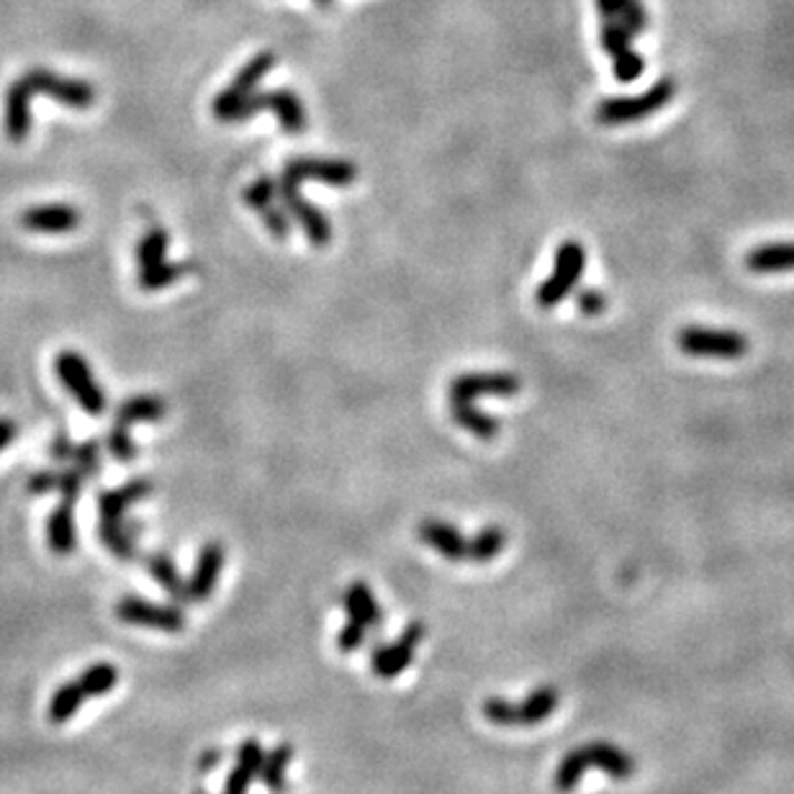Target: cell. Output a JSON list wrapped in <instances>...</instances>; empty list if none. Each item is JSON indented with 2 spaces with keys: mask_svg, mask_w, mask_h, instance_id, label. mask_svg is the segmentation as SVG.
<instances>
[{
  "mask_svg": "<svg viewBox=\"0 0 794 794\" xmlns=\"http://www.w3.org/2000/svg\"><path fill=\"white\" fill-rule=\"evenodd\" d=\"M579 309L584 311V314L596 316V314H602L604 309H607V299H604L602 291L586 289V291L579 293Z\"/></svg>",
  "mask_w": 794,
  "mask_h": 794,
  "instance_id": "obj_39",
  "label": "cell"
},
{
  "mask_svg": "<svg viewBox=\"0 0 794 794\" xmlns=\"http://www.w3.org/2000/svg\"><path fill=\"white\" fill-rule=\"evenodd\" d=\"M416 537L453 563H489L499 559L506 547V532L502 527H484L476 535L465 537L455 525L442 520H424L416 527Z\"/></svg>",
  "mask_w": 794,
  "mask_h": 794,
  "instance_id": "obj_1",
  "label": "cell"
},
{
  "mask_svg": "<svg viewBox=\"0 0 794 794\" xmlns=\"http://www.w3.org/2000/svg\"><path fill=\"white\" fill-rule=\"evenodd\" d=\"M278 199V180L275 178H270V175H260L252 180V183L244 188V203L252 211H265L268 207H273Z\"/></svg>",
  "mask_w": 794,
  "mask_h": 794,
  "instance_id": "obj_35",
  "label": "cell"
},
{
  "mask_svg": "<svg viewBox=\"0 0 794 794\" xmlns=\"http://www.w3.org/2000/svg\"><path fill=\"white\" fill-rule=\"evenodd\" d=\"M301 185H285L278 183V199H281V207L289 211V217H293V221L304 229L309 242L314 244V248H326L332 240V224L330 217L324 214L322 209L311 207V203L304 199V195L299 193Z\"/></svg>",
  "mask_w": 794,
  "mask_h": 794,
  "instance_id": "obj_17",
  "label": "cell"
},
{
  "mask_svg": "<svg viewBox=\"0 0 794 794\" xmlns=\"http://www.w3.org/2000/svg\"><path fill=\"white\" fill-rule=\"evenodd\" d=\"M168 248H170V234L162 227L147 229L142 240L137 244V268L139 273H147V270L160 268L168 260Z\"/></svg>",
  "mask_w": 794,
  "mask_h": 794,
  "instance_id": "obj_32",
  "label": "cell"
},
{
  "mask_svg": "<svg viewBox=\"0 0 794 794\" xmlns=\"http://www.w3.org/2000/svg\"><path fill=\"white\" fill-rule=\"evenodd\" d=\"M195 794H207V792H195Z\"/></svg>",
  "mask_w": 794,
  "mask_h": 794,
  "instance_id": "obj_44",
  "label": "cell"
},
{
  "mask_svg": "<svg viewBox=\"0 0 794 794\" xmlns=\"http://www.w3.org/2000/svg\"><path fill=\"white\" fill-rule=\"evenodd\" d=\"M273 68H275V54L260 52L252 57L240 72H237V78L229 83V88L221 90V93L214 98V103H211V113H214L219 124H232L237 105H240L248 96L255 93L260 80H263Z\"/></svg>",
  "mask_w": 794,
  "mask_h": 794,
  "instance_id": "obj_13",
  "label": "cell"
},
{
  "mask_svg": "<svg viewBox=\"0 0 794 794\" xmlns=\"http://www.w3.org/2000/svg\"><path fill=\"white\" fill-rule=\"evenodd\" d=\"M88 702V694L83 686H80L78 679H70L62 686H57L52 697H49L47 705V720L52 725H64L70 723L72 717L78 715V710Z\"/></svg>",
  "mask_w": 794,
  "mask_h": 794,
  "instance_id": "obj_28",
  "label": "cell"
},
{
  "mask_svg": "<svg viewBox=\"0 0 794 794\" xmlns=\"http://www.w3.org/2000/svg\"><path fill=\"white\" fill-rule=\"evenodd\" d=\"M260 219H263L265 229L275 237V240H285V237L291 234L289 211H285L283 207H278V203H273V207H268L265 211H260Z\"/></svg>",
  "mask_w": 794,
  "mask_h": 794,
  "instance_id": "obj_38",
  "label": "cell"
},
{
  "mask_svg": "<svg viewBox=\"0 0 794 794\" xmlns=\"http://www.w3.org/2000/svg\"><path fill=\"white\" fill-rule=\"evenodd\" d=\"M119 679H121V671L113 666V663L98 661V663H90L83 674L78 676V682L86 690L88 700H96V697H105V694L119 684Z\"/></svg>",
  "mask_w": 794,
  "mask_h": 794,
  "instance_id": "obj_33",
  "label": "cell"
},
{
  "mask_svg": "<svg viewBox=\"0 0 794 794\" xmlns=\"http://www.w3.org/2000/svg\"><path fill=\"white\" fill-rule=\"evenodd\" d=\"M422 641H424L422 622H409V625L399 633L396 641L379 645V649L371 653L373 674L379 679H396L401 671L412 666L414 653L420 649Z\"/></svg>",
  "mask_w": 794,
  "mask_h": 794,
  "instance_id": "obj_15",
  "label": "cell"
},
{
  "mask_svg": "<svg viewBox=\"0 0 794 794\" xmlns=\"http://www.w3.org/2000/svg\"><path fill=\"white\" fill-rule=\"evenodd\" d=\"M306 180L334 185V188H348L358 180V165L350 160H338V158H293L285 162L278 183L301 185L306 183Z\"/></svg>",
  "mask_w": 794,
  "mask_h": 794,
  "instance_id": "obj_11",
  "label": "cell"
},
{
  "mask_svg": "<svg viewBox=\"0 0 794 794\" xmlns=\"http://www.w3.org/2000/svg\"><path fill=\"white\" fill-rule=\"evenodd\" d=\"M273 111L278 117V124L283 127V132L289 134H301L306 132L309 119H306V105L301 103V98L289 88H275V90H263V93H252L244 98V101L237 105L232 124H240V121H248L255 117L258 111Z\"/></svg>",
  "mask_w": 794,
  "mask_h": 794,
  "instance_id": "obj_8",
  "label": "cell"
},
{
  "mask_svg": "<svg viewBox=\"0 0 794 794\" xmlns=\"http://www.w3.org/2000/svg\"><path fill=\"white\" fill-rule=\"evenodd\" d=\"M676 80L674 78H661L653 83L649 90L637 96H615V98H604V101L596 103L594 119L600 121L602 127H622V124H635V121H643L651 113H659L663 105H669L676 96Z\"/></svg>",
  "mask_w": 794,
  "mask_h": 794,
  "instance_id": "obj_3",
  "label": "cell"
},
{
  "mask_svg": "<svg viewBox=\"0 0 794 794\" xmlns=\"http://www.w3.org/2000/svg\"><path fill=\"white\" fill-rule=\"evenodd\" d=\"M314 3H319V6H330L332 0H314Z\"/></svg>",
  "mask_w": 794,
  "mask_h": 794,
  "instance_id": "obj_43",
  "label": "cell"
},
{
  "mask_svg": "<svg viewBox=\"0 0 794 794\" xmlns=\"http://www.w3.org/2000/svg\"><path fill=\"white\" fill-rule=\"evenodd\" d=\"M165 414H168L165 399L152 394H139L121 401L117 414H113V422L124 424V428H132V424H142V422H160Z\"/></svg>",
  "mask_w": 794,
  "mask_h": 794,
  "instance_id": "obj_27",
  "label": "cell"
},
{
  "mask_svg": "<svg viewBox=\"0 0 794 794\" xmlns=\"http://www.w3.org/2000/svg\"><path fill=\"white\" fill-rule=\"evenodd\" d=\"M342 607L348 612V622L338 633V649L342 653H355L358 649H363L368 635L383 622L381 604L365 581H353L342 594Z\"/></svg>",
  "mask_w": 794,
  "mask_h": 794,
  "instance_id": "obj_4",
  "label": "cell"
},
{
  "mask_svg": "<svg viewBox=\"0 0 794 794\" xmlns=\"http://www.w3.org/2000/svg\"><path fill=\"white\" fill-rule=\"evenodd\" d=\"M561 705V694L555 686H540V690L530 692L522 702L512 700H486L484 702V717L489 723L499 727H532L545 723Z\"/></svg>",
  "mask_w": 794,
  "mask_h": 794,
  "instance_id": "obj_5",
  "label": "cell"
},
{
  "mask_svg": "<svg viewBox=\"0 0 794 794\" xmlns=\"http://www.w3.org/2000/svg\"><path fill=\"white\" fill-rule=\"evenodd\" d=\"M676 345L690 358H715V360H741L748 355L751 342L746 334L735 330H712V326L690 324L676 334Z\"/></svg>",
  "mask_w": 794,
  "mask_h": 794,
  "instance_id": "obj_9",
  "label": "cell"
},
{
  "mask_svg": "<svg viewBox=\"0 0 794 794\" xmlns=\"http://www.w3.org/2000/svg\"><path fill=\"white\" fill-rule=\"evenodd\" d=\"M19 438V424L13 420H6V416H0V453L11 445V442Z\"/></svg>",
  "mask_w": 794,
  "mask_h": 794,
  "instance_id": "obj_41",
  "label": "cell"
},
{
  "mask_svg": "<svg viewBox=\"0 0 794 794\" xmlns=\"http://www.w3.org/2000/svg\"><path fill=\"white\" fill-rule=\"evenodd\" d=\"M221 758H224V751L211 748V751H207V753H203V756H201L199 768H201V772H211V768H217V766L221 764Z\"/></svg>",
  "mask_w": 794,
  "mask_h": 794,
  "instance_id": "obj_42",
  "label": "cell"
},
{
  "mask_svg": "<svg viewBox=\"0 0 794 794\" xmlns=\"http://www.w3.org/2000/svg\"><path fill=\"white\" fill-rule=\"evenodd\" d=\"M76 504L78 502H70V499H60V504L47 517V545L57 559H68L78 551Z\"/></svg>",
  "mask_w": 794,
  "mask_h": 794,
  "instance_id": "obj_20",
  "label": "cell"
},
{
  "mask_svg": "<svg viewBox=\"0 0 794 794\" xmlns=\"http://www.w3.org/2000/svg\"><path fill=\"white\" fill-rule=\"evenodd\" d=\"M633 34L625 27H620L615 21L602 19L600 27V42L602 49L607 52V57L612 60V68H615V78L620 83H635L637 78L643 76L645 62L643 57L635 52L633 47Z\"/></svg>",
  "mask_w": 794,
  "mask_h": 794,
  "instance_id": "obj_16",
  "label": "cell"
},
{
  "mask_svg": "<svg viewBox=\"0 0 794 794\" xmlns=\"http://www.w3.org/2000/svg\"><path fill=\"white\" fill-rule=\"evenodd\" d=\"M224 563H227L224 543L209 540L207 545H201V551L195 555V563H193V574L185 581L188 604L211 600V594H214V589L221 579V571H224Z\"/></svg>",
  "mask_w": 794,
  "mask_h": 794,
  "instance_id": "obj_18",
  "label": "cell"
},
{
  "mask_svg": "<svg viewBox=\"0 0 794 794\" xmlns=\"http://www.w3.org/2000/svg\"><path fill=\"white\" fill-rule=\"evenodd\" d=\"M586 772H604L610 780L625 782L637 772V761L630 756L627 751L615 746V743H584V746L569 751L566 756H563L559 768H555L553 787L563 794L574 792Z\"/></svg>",
  "mask_w": 794,
  "mask_h": 794,
  "instance_id": "obj_2",
  "label": "cell"
},
{
  "mask_svg": "<svg viewBox=\"0 0 794 794\" xmlns=\"http://www.w3.org/2000/svg\"><path fill=\"white\" fill-rule=\"evenodd\" d=\"M147 571H150V576L158 581L162 589H165L170 600L178 602V604H188V600H185V579L180 576L175 561L170 559L168 553L154 551V553L147 555Z\"/></svg>",
  "mask_w": 794,
  "mask_h": 794,
  "instance_id": "obj_31",
  "label": "cell"
},
{
  "mask_svg": "<svg viewBox=\"0 0 794 794\" xmlns=\"http://www.w3.org/2000/svg\"><path fill=\"white\" fill-rule=\"evenodd\" d=\"M113 615L117 620L127 622L134 627H150L160 633H183L185 630V612L178 604H158L144 600V596L127 594L113 604Z\"/></svg>",
  "mask_w": 794,
  "mask_h": 794,
  "instance_id": "obj_10",
  "label": "cell"
},
{
  "mask_svg": "<svg viewBox=\"0 0 794 794\" xmlns=\"http://www.w3.org/2000/svg\"><path fill=\"white\" fill-rule=\"evenodd\" d=\"M185 273H188L185 265H178V263H170V260H165L160 268L147 270V273H139V289L142 291L170 289V285H173L178 278H183Z\"/></svg>",
  "mask_w": 794,
  "mask_h": 794,
  "instance_id": "obj_34",
  "label": "cell"
},
{
  "mask_svg": "<svg viewBox=\"0 0 794 794\" xmlns=\"http://www.w3.org/2000/svg\"><path fill=\"white\" fill-rule=\"evenodd\" d=\"M293 761V746L291 743H278L273 751L265 753L263 768H260L258 780L263 782V787L273 794L289 792V766Z\"/></svg>",
  "mask_w": 794,
  "mask_h": 794,
  "instance_id": "obj_30",
  "label": "cell"
},
{
  "mask_svg": "<svg viewBox=\"0 0 794 794\" xmlns=\"http://www.w3.org/2000/svg\"><path fill=\"white\" fill-rule=\"evenodd\" d=\"M105 450H109V453L121 463L134 461L139 455V448L134 445L132 432H129V428H124V424H117V422H113L109 435H105Z\"/></svg>",
  "mask_w": 794,
  "mask_h": 794,
  "instance_id": "obj_37",
  "label": "cell"
},
{
  "mask_svg": "<svg viewBox=\"0 0 794 794\" xmlns=\"http://www.w3.org/2000/svg\"><path fill=\"white\" fill-rule=\"evenodd\" d=\"M23 88L29 90L31 98L37 93H44L52 98V101L68 105V109H90V105L96 103V90L86 80H72L64 76H57L52 70L44 68H34L29 72H23L19 78Z\"/></svg>",
  "mask_w": 794,
  "mask_h": 794,
  "instance_id": "obj_12",
  "label": "cell"
},
{
  "mask_svg": "<svg viewBox=\"0 0 794 794\" xmlns=\"http://www.w3.org/2000/svg\"><path fill=\"white\" fill-rule=\"evenodd\" d=\"M3 132L11 144H23L31 132V93L19 78L6 90Z\"/></svg>",
  "mask_w": 794,
  "mask_h": 794,
  "instance_id": "obj_21",
  "label": "cell"
},
{
  "mask_svg": "<svg viewBox=\"0 0 794 794\" xmlns=\"http://www.w3.org/2000/svg\"><path fill=\"white\" fill-rule=\"evenodd\" d=\"M80 211L68 203H47V207H31L21 214V227L39 234H64L80 224Z\"/></svg>",
  "mask_w": 794,
  "mask_h": 794,
  "instance_id": "obj_22",
  "label": "cell"
},
{
  "mask_svg": "<svg viewBox=\"0 0 794 794\" xmlns=\"http://www.w3.org/2000/svg\"><path fill=\"white\" fill-rule=\"evenodd\" d=\"M596 8H600L602 19L620 23L633 37L649 29V13H645L641 0H596Z\"/></svg>",
  "mask_w": 794,
  "mask_h": 794,
  "instance_id": "obj_29",
  "label": "cell"
},
{
  "mask_svg": "<svg viewBox=\"0 0 794 794\" xmlns=\"http://www.w3.org/2000/svg\"><path fill=\"white\" fill-rule=\"evenodd\" d=\"M72 445H76V442H70L64 435H57L52 440V445H49V458H52V461H57V463H70Z\"/></svg>",
  "mask_w": 794,
  "mask_h": 794,
  "instance_id": "obj_40",
  "label": "cell"
},
{
  "mask_svg": "<svg viewBox=\"0 0 794 794\" xmlns=\"http://www.w3.org/2000/svg\"><path fill=\"white\" fill-rule=\"evenodd\" d=\"M746 268L758 275L790 273L794 270V242L758 244L746 255Z\"/></svg>",
  "mask_w": 794,
  "mask_h": 794,
  "instance_id": "obj_26",
  "label": "cell"
},
{
  "mask_svg": "<svg viewBox=\"0 0 794 794\" xmlns=\"http://www.w3.org/2000/svg\"><path fill=\"white\" fill-rule=\"evenodd\" d=\"M265 748L258 738H244L234 753V768L227 776L224 792L221 794H250L252 782L260 776L265 761Z\"/></svg>",
  "mask_w": 794,
  "mask_h": 794,
  "instance_id": "obj_19",
  "label": "cell"
},
{
  "mask_svg": "<svg viewBox=\"0 0 794 794\" xmlns=\"http://www.w3.org/2000/svg\"><path fill=\"white\" fill-rule=\"evenodd\" d=\"M139 522L134 520H101L98 522V540H101L105 551L119 561H134L137 559V537H139Z\"/></svg>",
  "mask_w": 794,
  "mask_h": 794,
  "instance_id": "obj_25",
  "label": "cell"
},
{
  "mask_svg": "<svg viewBox=\"0 0 794 794\" xmlns=\"http://www.w3.org/2000/svg\"><path fill=\"white\" fill-rule=\"evenodd\" d=\"M54 373L60 375L62 386L68 389V394L78 401L86 414H105L109 399H105V391L101 389V383L96 381V375L90 371L88 360L83 355L76 353V350H62V353L54 358Z\"/></svg>",
  "mask_w": 794,
  "mask_h": 794,
  "instance_id": "obj_7",
  "label": "cell"
},
{
  "mask_svg": "<svg viewBox=\"0 0 794 794\" xmlns=\"http://www.w3.org/2000/svg\"><path fill=\"white\" fill-rule=\"evenodd\" d=\"M86 476L80 473L76 465L70 469H47L37 471L34 476L29 479V494L44 496V494H60V499H70V502H78L80 494H83Z\"/></svg>",
  "mask_w": 794,
  "mask_h": 794,
  "instance_id": "obj_24",
  "label": "cell"
},
{
  "mask_svg": "<svg viewBox=\"0 0 794 794\" xmlns=\"http://www.w3.org/2000/svg\"><path fill=\"white\" fill-rule=\"evenodd\" d=\"M586 268V250L579 240L561 242V248L555 250V268L553 273L540 283L535 293L540 309H555L563 304V299L571 297V291H576V285L584 275Z\"/></svg>",
  "mask_w": 794,
  "mask_h": 794,
  "instance_id": "obj_6",
  "label": "cell"
},
{
  "mask_svg": "<svg viewBox=\"0 0 794 794\" xmlns=\"http://www.w3.org/2000/svg\"><path fill=\"white\" fill-rule=\"evenodd\" d=\"M154 484L150 479H132L119 489H105L98 494V514L101 520H124L134 504L152 496Z\"/></svg>",
  "mask_w": 794,
  "mask_h": 794,
  "instance_id": "obj_23",
  "label": "cell"
},
{
  "mask_svg": "<svg viewBox=\"0 0 794 794\" xmlns=\"http://www.w3.org/2000/svg\"><path fill=\"white\" fill-rule=\"evenodd\" d=\"M70 465H76V469L83 473L86 479L101 476V445L93 440L80 442V445H72Z\"/></svg>",
  "mask_w": 794,
  "mask_h": 794,
  "instance_id": "obj_36",
  "label": "cell"
},
{
  "mask_svg": "<svg viewBox=\"0 0 794 794\" xmlns=\"http://www.w3.org/2000/svg\"><path fill=\"white\" fill-rule=\"evenodd\" d=\"M522 381L514 373H463L450 383V406H476L481 396H514L520 394Z\"/></svg>",
  "mask_w": 794,
  "mask_h": 794,
  "instance_id": "obj_14",
  "label": "cell"
}]
</instances>
